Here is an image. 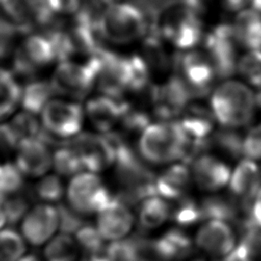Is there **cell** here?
Listing matches in <instances>:
<instances>
[{"instance_id": "49", "label": "cell", "mask_w": 261, "mask_h": 261, "mask_svg": "<svg viewBox=\"0 0 261 261\" xmlns=\"http://www.w3.org/2000/svg\"><path fill=\"white\" fill-rule=\"evenodd\" d=\"M251 0H221L222 6L229 11H237L247 6Z\"/></svg>"}, {"instance_id": "29", "label": "cell", "mask_w": 261, "mask_h": 261, "mask_svg": "<svg viewBox=\"0 0 261 261\" xmlns=\"http://www.w3.org/2000/svg\"><path fill=\"white\" fill-rule=\"evenodd\" d=\"M80 251L76 241L71 236L60 233L47 244L44 256L46 261H77Z\"/></svg>"}, {"instance_id": "19", "label": "cell", "mask_w": 261, "mask_h": 261, "mask_svg": "<svg viewBox=\"0 0 261 261\" xmlns=\"http://www.w3.org/2000/svg\"><path fill=\"white\" fill-rule=\"evenodd\" d=\"M125 102L123 99L100 94L87 100L84 107L85 115L97 130L106 134L113 130L115 124L120 122Z\"/></svg>"}, {"instance_id": "42", "label": "cell", "mask_w": 261, "mask_h": 261, "mask_svg": "<svg viewBox=\"0 0 261 261\" xmlns=\"http://www.w3.org/2000/svg\"><path fill=\"white\" fill-rule=\"evenodd\" d=\"M75 241L84 254L90 253L104 244V239L101 237L97 227L85 223L75 233Z\"/></svg>"}, {"instance_id": "37", "label": "cell", "mask_w": 261, "mask_h": 261, "mask_svg": "<svg viewBox=\"0 0 261 261\" xmlns=\"http://www.w3.org/2000/svg\"><path fill=\"white\" fill-rule=\"evenodd\" d=\"M120 124L127 133L142 134L151 124L150 114L141 106H135L126 101L120 118Z\"/></svg>"}, {"instance_id": "35", "label": "cell", "mask_w": 261, "mask_h": 261, "mask_svg": "<svg viewBox=\"0 0 261 261\" xmlns=\"http://www.w3.org/2000/svg\"><path fill=\"white\" fill-rule=\"evenodd\" d=\"M8 123L19 141L30 138L40 139L43 133L42 123L37 118V115L24 110L16 113Z\"/></svg>"}, {"instance_id": "16", "label": "cell", "mask_w": 261, "mask_h": 261, "mask_svg": "<svg viewBox=\"0 0 261 261\" xmlns=\"http://www.w3.org/2000/svg\"><path fill=\"white\" fill-rule=\"evenodd\" d=\"M14 163L23 175L45 176L53 166L50 145L39 138L20 140L15 149Z\"/></svg>"}, {"instance_id": "13", "label": "cell", "mask_w": 261, "mask_h": 261, "mask_svg": "<svg viewBox=\"0 0 261 261\" xmlns=\"http://www.w3.org/2000/svg\"><path fill=\"white\" fill-rule=\"evenodd\" d=\"M77 155L84 171L100 172L115 162V153L107 138L102 134L81 132L68 141Z\"/></svg>"}, {"instance_id": "2", "label": "cell", "mask_w": 261, "mask_h": 261, "mask_svg": "<svg viewBox=\"0 0 261 261\" xmlns=\"http://www.w3.org/2000/svg\"><path fill=\"white\" fill-rule=\"evenodd\" d=\"M188 136L179 121L151 123L139 141L141 156L152 164H166L182 160Z\"/></svg>"}, {"instance_id": "18", "label": "cell", "mask_w": 261, "mask_h": 261, "mask_svg": "<svg viewBox=\"0 0 261 261\" xmlns=\"http://www.w3.org/2000/svg\"><path fill=\"white\" fill-rule=\"evenodd\" d=\"M191 174L200 190L214 193L228 185L231 170L221 159L205 153L192 162Z\"/></svg>"}, {"instance_id": "41", "label": "cell", "mask_w": 261, "mask_h": 261, "mask_svg": "<svg viewBox=\"0 0 261 261\" xmlns=\"http://www.w3.org/2000/svg\"><path fill=\"white\" fill-rule=\"evenodd\" d=\"M238 246L252 260H261V229L248 221L243 238Z\"/></svg>"}, {"instance_id": "55", "label": "cell", "mask_w": 261, "mask_h": 261, "mask_svg": "<svg viewBox=\"0 0 261 261\" xmlns=\"http://www.w3.org/2000/svg\"><path fill=\"white\" fill-rule=\"evenodd\" d=\"M0 165H1V163H0Z\"/></svg>"}, {"instance_id": "20", "label": "cell", "mask_w": 261, "mask_h": 261, "mask_svg": "<svg viewBox=\"0 0 261 261\" xmlns=\"http://www.w3.org/2000/svg\"><path fill=\"white\" fill-rule=\"evenodd\" d=\"M192 180V174L187 164L175 163L155 178L154 191L157 196L166 201H174L187 196Z\"/></svg>"}, {"instance_id": "21", "label": "cell", "mask_w": 261, "mask_h": 261, "mask_svg": "<svg viewBox=\"0 0 261 261\" xmlns=\"http://www.w3.org/2000/svg\"><path fill=\"white\" fill-rule=\"evenodd\" d=\"M153 253L163 261H180L193 249L190 238L180 229H170L152 242Z\"/></svg>"}, {"instance_id": "7", "label": "cell", "mask_w": 261, "mask_h": 261, "mask_svg": "<svg viewBox=\"0 0 261 261\" xmlns=\"http://www.w3.org/2000/svg\"><path fill=\"white\" fill-rule=\"evenodd\" d=\"M54 61H58V57L50 35L32 33L14 48L12 54L13 74L34 77Z\"/></svg>"}, {"instance_id": "17", "label": "cell", "mask_w": 261, "mask_h": 261, "mask_svg": "<svg viewBox=\"0 0 261 261\" xmlns=\"http://www.w3.org/2000/svg\"><path fill=\"white\" fill-rule=\"evenodd\" d=\"M58 211L51 204H39L29 210L22 219L21 232L24 239L33 246H41L58 228Z\"/></svg>"}, {"instance_id": "39", "label": "cell", "mask_w": 261, "mask_h": 261, "mask_svg": "<svg viewBox=\"0 0 261 261\" xmlns=\"http://www.w3.org/2000/svg\"><path fill=\"white\" fill-rule=\"evenodd\" d=\"M240 74L252 86L261 87V51H250L238 62Z\"/></svg>"}, {"instance_id": "25", "label": "cell", "mask_w": 261, "mask_h": 261, "mask_svg": "<svg viewBox=\"0 0 261 261\" xmlns=\"http://www.w3.org/2000/svg\"><path fill=\"white\" fill-rule=\"evenodd\" d=\"M55 95L50 81L33 79L21 88L20 105L22 110L38 115Z\"/></svg>"}, {"instance_id": "43", "label": "cell", "mask_w": 261, "mask_h": 261, "mask_svg": "<svg viewBox=\"0 0 261 261\" xmlns=\"http://www.w3.org/2000/svg\"><path fill=\"white\" fill-rule=\"evenodd\" d=\"M46 9L55 16H75L84 5L85 0H41Z\"/></svg>"}, {"instance_id": "15", "label": "cell", "mask_w": 261, "mask_h": 261, "mask_svg": "<svg viewBox=\"0 0 261 261\" xmlns=\"http://www.w3.org/2000/svg\"><path fill=\"white\" fill-rule=\"evenodd\" d=\"M134 215L127 203L119 197L112 199L97 213L96 227L106 241L123 240L132 230Z\"/></svg>"}, {"instance_id": "31", "label": "cell", "mask_w": 261, "mask_h": 261, "mask_svg": "<svg viewBox=\"0 0 261 261\" xmlns=\"http://www.w3.org/2000/svg\"><path fill=\"white\" fill-rule=\"evenodd\" d=\"M24 191L23 174L15 163L5 162L0 165V204L9 197Z\"/></svg>"}, {"instance_id": "24", "label": "cell", "mask_w": 261, "mask_h": 261, "mask_svg": "<svg viewBox=\"0 0 261 261\" xmlns=\"http://www.w3.org/2000/svg\"><path fill=\"white\" fill-rule=\"evenodd\" d=\"M238 44L250 51H261V13L242 10L232 24Z\"/></svg>"}, {"instance_id": "47", "label": "cell", "mask_w": 261, "mask_h": 261, "mask_svg": "<svg viewBox=\"0 0 261 261\" xmlns=\"http://www.w3.org/2000/svg\"><path fill=\"white\" fill-rule=\"evenodd\" d=\"M248 221L261 229V193L256 194V196L252 199Z\"/></svg>"}, {"instance_id": "1", "label": "cell", "mask_w": 261, "mask_h": 261, "mask_svg": "<svg viewBox=\"0 0 261 261\" xmlns=\"http://www.w3.org/2000/svg\"><path fill=\"white\" fill-rule=\"evenodd\" d=\"M96 29L103 41L125 45L146 36L149 20L136 4L116 3L101 10Z\"/></svg>"}, {"instance_id": "9", "label": "cell", "mask_w": 261, "mask_h": 261, "mask_svg": "<svg viewBox=\"0 0 261 261\" xmlns=\"http://www.w3.org/2000/svg\"><path fill=\"white\" fill-rule=\"evenodd\" d=\"M112 196L97 173L83 171L74 176L67 187L69 206L82 215L98 213Z\"/></svg>"}, {"instance_id": "52", "label": "cell", "mask_w": 261, "mask_h": 261, "mask_svg": "<svg viewBox=\"0 0 261 261\" xmlns=\"http://www.w3.org/2000/svg\"><path fill=\"white\" fill-rule=\"evenodd\" d=\"M6 223V218H5V215H4V212H3V209L0 205V230L1 228L3 227V225Z\"/></svg>"}, {"instance_id": "38", "label": "cell", "mask_w": 261, "mask_h": 261, "mask_svg": "<svg viewBox=\"0 0 261 261\" xmlns=\"http://www.w3.org/2000/svg\"><path fill=\"white\" fill-rule=\"evenodd\" d=\"M30 198L31 195L29 191L28 195H25V192H22L18 195L6 198L1 202L0 205L3 209L6 223L13 225L16 224L21 218L23 219L25 214L29 212Z\"/></svg>"}, {"instance_id": "53", "label": "cell", "mask_w": 261, "mask_h": 261, "mask_svg": "<svg viewBox=\"0 0 261 261\" xmlns=\"http://www.w3.org/2000/svg\"><path fill=\"white\" fill-rule=\"evenodd\" d=\"M256 103H257V105L261 108V90L258 92V94H257V97H256Z\"/></svg>"}, {"instance_id": "48", "label": "cell", "mask_w": 261, "mask_h": 261, "mask_svg": "<svg viewBox=\"0 0 261 261\" xmlns=\"http://www.w3.org/2000/svg\"><path fill=\"white\" fill-rule=\"evenodd\" d=\"M178 1L180 3L188 5L189 7H191L195 11H197L199 14H201L202 12H204L207 9L208 5L210 4V2L212 0H178Z\"/></svg>"}, {"instance_id": "33", "label": "cell", "mask_w": 261, "mask_h": 261, "mask_svg": "<svg viewBox=\"0 0 261 261\" xmlns=\"http://www.w3.org/2000/svg\"><path fill=\"white\" fill-rule=\"evenodd\" d=\"M31 197L45 202V204L56 203L64 194V187L59 176L49 174L43 176L32 189L29 190Z\"/></svg>"}, {"instance_id": "11", "label": "cell", "mask_w": 261, "mask_h": 261, "mask_svg": "<svg viewBox=\"0 0 261 261\" xmlns=\"http://www.w3.org/2000/svg\"><path fill=\"white\" fill-rule=\"evenodd\" d=\"M237 39L232 24H216L204 37V46L217 77L231 76L238 69Z\"/></svg>"}, {"instance_id": "54", "label": "cell", "mask_w": 261, "mask_h": 261, "mask_svg": "<svg viewBox=\"0 0 261 261\" xmlns=\"http://www.w3.org/2000/svg\"><path fill=\"white\" fill-rule=\"evenodd\" d=\"M258 193H261V169H260V180H259V188H258Z\"/></svg>"}, {"instance_id": "34", "label": "cell", "mask_w": 261, "mask_h": 261, "mask_svg": "<svg viewBox=\"0 0 261 261\" xmlns=\"http://www.w3.org/2000/svg\"><path fill=\"white\" fill-rule=\"evenodd\" d=\"M53 167L58 174L64 176H74L84 171L77 155L68 142L56 147L53 153Z\"/></svg>"}, {"instance_id": "14", "label": "cell", "mask_w": 261, "mask_h": 261, "mask_svg": "<svg viewBox=\"0 0 261 261\" xmlns=\"http://www.w3.org/2000/svg\"><path fill=\"white\" fill-rule=\"evenodd\" d=\"M196 246L215 258L224 259L237 248V236L227 221L208 219L197 230Z\"/></svg>"}, {"instance_id": "12", "label": "cell", "mask_w": 261, "mask_h": 261, "mask_svg": "<svg viewBox=\"0 0 261 261\" xmlns=\"http://www.w3.org/2000/svg\"><path fill=\"white\" fill-rule=\"evenodd\" d=\"M148 99L157 118L161 121H172L181 115L192 97L181 81L173 75L162 85H152Z\"/></svg>"}, {"instance_id": "30", "label": "cell", "mask_w": 261, "mask_h": 261, "mask_svg": "<svg viewBox=\"0 0 261 261\" xmlns=\"http://www.w3.org/2000/svg\"><path fill=\"white\" fill-rule=\"evenodd\" d=\"M170 206L169 219L179 225H191L203 219L201 204L185 196L174 201H168Z\"/></svg>"}, {"instance_id": "28", "label": "cell", "mask_w": 261, "mask_h": 261, "mask_svg": "<svg viewBox=\"0 0 261 261\" xmlns=\"http://www.w3.org/2000/svg\"><path fill=\"white\" fill-rule=\"evenodd\" d=\"M21 87L13 73L0 67V122L11 115L20 104Z\"/></svg>"}, {"instance_id": "26", "label": "cell", "mask_w": 261, "mask_h": 261, "mask_svg": "<svg viewBox=\"0 0 261 261\" xmlns=\"http://www.w3.org/2000/svg\"><path fill=\"white\" fill-rule=\"evenodd\" d=\"M169 215V202L157 195L148 196L139 203V222L146 229L160 227Z\"/></svg>"}, {"instance_id": "27", "label": "cell", "mask_w": 261, "mask_h": 261, "mask_svg": "<svg viewBox=\"0 0 261 261\" xmlns=\"http://www.w3.org/2000/svg\"><path fill=\"white\" fill-rule=\"evenodd\" d=\"M143 58L150 70L164 72L171 65V59L167 55L162 43V38L157 31L151 30L143 38Z\"/></svg>"}, {"instance_id": "40", "label": "cell", "mask_w": 261, "mask_h": 261, "mask_svg": "<svg viewBox=\"0 0 261 261\" xmlns=\"http://www.w3.org/2000/svg\"><path fill=\"white\" fill-rule=\"evenodd\" d=\"M58 211V229H60L61 233L65 234H73L86 223L84 221L83 215L73 210L69 205L59 204L57 207Z\"/></svg>"}, {"instance_id": "44", "label": "cell", "mask_w": 261, "mask_h": 261, "mask_svg": "<svg viewBox=\"0 0 261 261\" xmlns=\"http://www.w3.org/2000/svg\"><path fill=\"white\" fill-rule=\"evenodd\" d=\"M19 31L15 25L0 15V60L9 55Z\"/></svg>"}, {"instance_id": "50", "label": "cell", "mask_w": 261, "mask_h": 261, "mask_svg": "<svg viewBox=\"0 0 261 261\" xmlns=\"http://www.w3.org/2000/svg\"><path fill=\"white\" fill-rule=\"evenodd\" d=\"M19 261H42V260L39 257H37L36 255L29 254V255H24Z\"/></svg>"}, {"instance_id": "45", "label": "cell", "mask_w": 261, "mask_h": 261, "mask_svg": "<svg viewBox=\"0 0 261 261\" xmlns=\"http://www.w3.org/2000/svg\"><path fill=\"white\" fill-rule=\"evenodd\" d=\"M243 155L252 161L261 159V123L249 130L244 138Z\"/></svg>"}, {"instance_id": "5", "label": "cell", "mask_w": 261, "mask_h": 261, "mask_svg": "<svg viewBox=\"0 0 261 261\" xmlns=\"http://www.w3.org/2000/svg\"><path fill=\"white\" fill-rule=\"evenodd\" d=\"M84 119L85 110L80 102L54 97L40 113L45 142L56 147L67 143L81 133Z\"/></svg>"}, {"instance_id": "46", "label": "cell", "mask_w": 261, "mask_h": 261, "mask_svg": "<svg viewBox=\"0 0 261 261\" xmlns=\"http://www.w3.org/2000/svg\"><path fill=\"white\" fill-rule=\"evenodd\" d=\"M19 143L18 138L8 122H0V152L6 153L15 151Z\"/></svg>"}, {"instance_id": "3", "label": "cell", "mask_w": 261, "mask_h": 261, "mask_svg": "<svg viewBox=\"0 0 261 261\" xmlns=\"http://www.w3.org/2000/svg\"><path fill=\"white\" fill-rule=\"evenodd\" d=\"M255 104L252 91L237 81H227L218 86L210 101L215 119L230 128L249 124L255 114Z\"/></svg>"}, {"instance_id": "23", "label": "cell", "mask_w": 261, "mask_h": 261, "mask_svg": "<svg viewBox=\"0 0 261 261\" xmlns=\"http://www.w3.org/2000/svg\"><path fill=\"white\" fill-rule=\"evenodd\" d=\"M260 168L250 159H243L231 171L228 182L231 194L236 197L252 200L259 188Z\"/></svg>"}, {"instance_id": "8", "label": "cell", "mask_w": 261, "mask_h": 261, "mask_svg": "<svg viewBox=\"0 0 261 261\" xmlns=\"http://www.w3.org/2000/svg\"><path fill=\"white\" fill-rule=\"evenodd\" d=\"M171 65L192 98L207 96L216 76L214 68L206 53L190 50L176 53L171 58Z\"/></svg>"}, {"instance_id": "22", "label": "cell", "mask_w": 261, "mask_h": 261, "mask_svg": "<svg viewBox=\"0 0 261 261\" xmlns=\"http://www.w3.org/2000/svg\"><path fill=\"white\" fill-rule=\"evenodd\" d=\"M214 114L203 104H189L180 115L179 123L186 134L194 139L205 140L211 137L214 127Z\"/></svg>"}, {"instance_id": "51", "label": "cell", "mask_w": 261, "mask_h": 261, "mask_svg": "<svg viewBox=\"0 0 261 261\" xmlns=\"http://www.w3.org/2000/svg\"><path fill=\"white\" fill-rule=\"evenodd\" d=\"M251 4L255 11L261 13V0H251Z\"/></svg>"}, {"instance_id": "32", "label": "cell", "mask_w": 261, "mask_h": 261, "mask_svg": "<svg viewBox=\"0 0 261 261\" xmlns=\"http://www.w3.org/2000/svg\"><path fill=\"white\" fill-rule=\"evenodd\" d=\"M211 145L232 158H239L243 155L244 138L236 128L222 127L211 135Z\"/></svg>"}, {"instance_id": "10", "label": "cell", "mask_w": 261, "mask_h": 261, "mask_svg": "<svg viewBox=\"0 0 261 261\" xmlns=\"http://www.w3.org/2000/svg\"><path fill=\"white\" fill-rule=\"evenodd\" d=\"M96 86L102 95L116 99L129 89V57L103 49L94 56Z\"/></svg>"}, {"instance_id": "6", "label": "cell", "mask_w": 261, "mask_h": 261, "mask_svg": "<svg viewBox=\"0 0 261 261\" xmlns=\"http://www.w3.org/2000/svg\"><path fill=\"white\" fill-rule=\"evenodd\" d=\"M49 81L56 95L82 100L96 86V60L92 57L85 62L73 59L60 61Z\"/></svg>"}, {"instance_id": "36", "label": "cell", "mask_w": 261, "mask_h": 261, "mask_svg": "<svg viewBox=\"0 0 261 261\" xmlns=\"http://www.w3.org/2000/svg\"><path fill=\"white\" fill-rule=\"evenodd\" d=\"M22 238L11 228L0 230V261H19L24 254Z\"/></svg>"}, {"instance_id": "4", "label": "cell", "mask_w": 261, "mask_h": 261, "mask_svg": "<svg viewBox=\"0 0 261 261\" xmlns=\"http://www.w3.org/2000/svg\"><path fill=\"white\" fill-rule=\"evenodd\" d=\"M155 29L161 38L181 50H191L203 38L200 14L184 3H174L159 12Z\"/></svg>"}]
</instances>
